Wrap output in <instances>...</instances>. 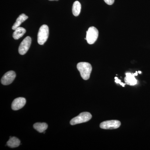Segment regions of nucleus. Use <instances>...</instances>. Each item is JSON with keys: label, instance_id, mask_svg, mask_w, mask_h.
Returning a JSON list of instances; mask_svg holds the SVG:
<instances>
[{"label": "nucleus", "instance_id": "f257e3e1", "mask_svg": "<svg viewBox=\"0 0 150 150\" xmlns=\"http://www.w3.org/2000/svg\"><path fill=\"white\" fill-rule=\"evenodd\" d=\"M77 68L83 79L87 80L89 79L92 70L90 64L87 62H80L77 65Z\"/></svg>", "mask_w": 150, "mask_h": 150}, {"label": "nucleus", "instance_id": "f03ea898", "mask_svg": "<svg viewBox=\"0 0 150 150\" xmlns=\"http://www.w3.org/2000/svg\"><path fill=\"white\" fill-rule=\"evenodd\" d=\"M49 36V28L46 25H43L39 28L38 34V43L40 45L46 43Z\"/></svg>", "mask_w": 150, "mask_h": 150}, {"label": "nucleus", "instance_id": "7ed1b4c3", "mask_svg": "<svg viewBox=\"0 0 150 150\" xmlns=\"http://www.w3.org/2000/svg\"><path fill=\"white\" fill-rule=\"evenodd\" d=\"M91 118L92 115L90 112H82L76 117L72 119L70 121V124L75 125L80 123H85L91 120Z\"/></svg>", "mask_w": 150, "mask_h": 150}, {"label": "nucleus", "instance_id": "20e7f679", "mask_svg": "<svg viewBox=\"0 0 150 150\" xmlns=\"http://www.w3.org/2000/svg\"><path fill=\"white\" fill-rule=\"evenodd\" d=\"M98 30L94 26L89 28L86 32V40L89 44H93L96 41L98 36Z\"/></svg>", "mask_w": 150, "mask_h": 150}, {"label": "nucleus", "instance_id": "39448f33", "mask_svg": "<svg viewBox=\"0 0 150 150\" xmlns=\"http://www.w3.org/2000/svg\"><path fill=\"white\" fill-rule=\"evenodd\" d=\"M31 41V38L27 36L22 41L18 48V52L20 55H23L27 53L30 47Z\"/></svg>", "mask_w": 150, "mask_h": 150}, {"label": "nucleus", "instance_id": "423d86ee", "mask_svg": "<svg viewBox=\"0 0 150 150\" xmlns=\"http://www.w3.org/2000/svg\"><path fill=\"white\" fill-rule=\"evenodd\" d=\"M121 123L118 120H110L103 121L100 123V127L103 129H118L121 126Z\"/></svg>", "mask_w": 150, "mask_h": 150}, {"label": "nucleus", "instance_id": "0eeeda50", "mask_svg": "<svg viewBox=\"0 0 150 150\" xmlns=\"http://www.w3.org/2000/svg\"><path fill=\"white\" fill-rule=\"evenodd\" d=\"M16 74L13 71H9L6 73L1 79V83L4 85H8L14 80Z\"/></svg>", "mask_w": 150, "mask_h": 150}, {"label": "nucleus", "instance_id": "6e6552de", "mask_svg": "<svg viewBox=\"0 0 150 150\" xmlns=\"http://www.w3.org/2000/svg\"><path fill=\"white\" fill-rule=\"evenodd\" d=\"M25 103L26 100L24 98H18L14 100L12 103V109L14 110H19L24 107Z\"/></svg>", "mask_w": 150, "mask_h": 150}, {"label": "nucleus", "instance_id": "1a4fd4ad", "mask_svg": "<svg viewBox=\"0 0 150 150\" xmlns=\"http://www.w3.org/2000/svg\"><path fill=\"white\" fill-rule=\"evenodd\" d=\"M126 76L124 79L125 82L127 84L130 86L136 85L137 83V81L135 78L134 74L131 73H126Z\"/></svg>", "mask_w": 150, "mask_h": 150}, {"label": "nucleus", "instance_id": "9d476101", "mask_svg": "<svg viewBox=\"0 0 150 150\" xmlns=\"http://www.w3.org/2000/svg\"><path fill=\"white\" fill-rule=\"evenodd\" d=\"M28 18V16L25 15L24 13L21 14L16 19V22L15 23L12 28L13 30H15L17 28L19 27L21 24L23 22L25 21V20Z\"/></svg>", "mask_w": 150, "mask_h": 150}, {"label": "nucleus", "instance_id": "9b49d317", "mask_svg": "<svg viewBox=\"0 0 150 150\" xmlns=\"http://www.w3.org/2000/svg\"><path fill=\"white\" fill-rule=\"evenodd\" d=\"M26 32V30L23 27H18L15 30L13 34V37L15 40H18L22 37Z\"/></svg>", "mask_w": 150, "mask_h": 150}, {"label": "nucleus", "instance_id": "f8f14e48", "mask_svg": "<svg viewBox=\"0 0 150 150\" xmlns=\"http://www.w3.org/2000/svg\"><path fill=\"white\" fill-rule=\"evenodd\" d=\"M20 144V141L18 138L15 137H11L7 143V145L12 148L17 147L19 146Z\"/></svg>", "mask_w": 150, "mask_h": 150}, {"label": "nucleus", "instance_id": "ddd939ff", "mask_svg": "<svg viewBox=\"0 0 150 150\" xmlns=\"http://www.w3.org/2000/svg\"><path fill=\"white\" fill-rule=\"evenodd\" d=\"M81 6L80 3L78 1H76L73 4L72 7V13L75 16H78L81 12Z\"/></svg>", "mask_w": 150, "mask_h": 150}, {"label": "nucleus", "instance_id": "4468645a", "mask_svg": "<svg viewBox=\"0 0 150 150\" xmlns=\"http://www.w3.org/2000/svg\"><path fill=\"white\" fill-rule=\"evenodd\" d=\"M33 128L39 133H43L48 128V125L45 123H37L33 125Z\"/></svg>", "mask_w": 150, "mask_h": 150}, {"label": "nucleus", "instance_id": "2eb2a0df", "mask_svg": "<svg viewBox=\"0 0 150 150\" xmlns=\"http://www.w3.org/2000/svg\"><path fill=\"white\" fill-rule=\"evenodd\" d=\"M104 1L108 5H111L113 4L115 0H104Z\"/></svg>", "mask_w": 150, "mask_h": 150}, {"label": "nucleus", "instance_id": "dca6fc26", "mask_svg": "<svg viewBox=\"0 0 150 150\" xmlns=\"http://www.w3.org/2000/svg\"><path fill=\"white\" fill-rule=\"evenodd\" d=\"M115 82L116 83L120 84V83H121V81L120 80V79H119L117 77H115Z\"/></svg>", "mask_w": 150, "mask_h": 150}, {"label": "nucleus", "instance_id": "f3484780", "mask_svg": "<svg viewBox=\"0 0 150 150\" xmlns=\"http://www.w3.org/2000/svg\"><path fill=\"white\" fill-rule=\"evenodd\" d=\"M138 72L136 71V73H134V76H137V75H138Z\"/></svg>", "mask_w": 150, "mask_h": 150}, {"label": "nucleus", "instance_id": "a211bd4d", "mask_svg": "<svg viewBox=\"0 0 150 150\" xmlns=\"http://www.w3.org/2000/svg\"><path fill=\"white\" fill-rule=\"evenodd\" d=\"M48 1H59V0H48Z\"/></svg>", "mask_w": 150, "mask_h": 150}, {"label": "nucleus", "instance_id": "6ab92c4d", "mask_svg": "<svg viewBox=\"0 0 150 150\" xmlns=\"http://www.w3.org/2000/svg\"><path fill=\"white\" fill-rule=\"evenodd\" d=\"M138 73H139V74H142V72L141 71H139L138 72Z\"/></svg>", "mask_w": 150, "mask_h": 150}]
</instances>
